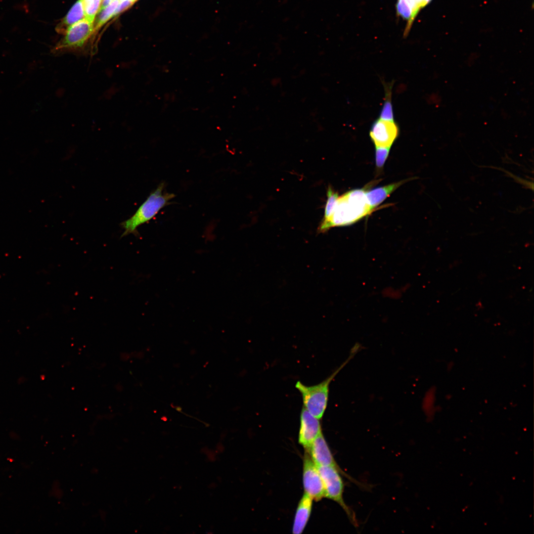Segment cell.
Wrapping results in <instances>:
<instances>
[{
    "label": "cell",
    "instance_id": "ac0fdd59",
    "mask_svg": "<svg viewBox=\"0 0 534 534\" xmlns=\"http://www.w3.org/2000/svg\"><path fill=\"white\" fill-rule=\"evenodd\" d=\"M375 165L378 170H381L388 158L391 147L375 146Z\"/></svg>",
    "mask_w": 534,
    "mask_h": 534
},
{
    "label": "cell",
    "instance_id": "7c38bea8",
    "mask_svg": "<svg viewBox=\"0 0 534 534\" xmlns=\"http://www.w3.org/2000/svg\"><path fill=\"white\" fill-rule=\"evenodd\" d=\"M410 179H406L383 186L378 187L370 190H366L365 195L371 211L373 212L376 207L382 203L396 189Z\"/></svg>",
    "mask_w": 534,
    "mask_h": 534
},
{
    "label": "cell",
    "instance_id": "30bf717a",
    "mask_svg": "<svg viewBox=\"0 0 534 534\" xmlns=\"http://www.w3.org/2000/svg\"><path fill=\"white\" fill-rule=\"evenodd\" d=\"M312 499L305 493L301 498L296 510L292 533L294 534H300L304 530L311 515Z\"/></svg>",
    "mask_w": 534,
    "mask_h": 534
},
{
    "label": "cell",
    "instance_id": "9a60e30c",
    "mask_svg": "<svg viewBox=\"0 0 534 534\" xmlns=\"http://www.w3.org/2000/svg\"><path fill=\"white\" fill-rule=\"evenodd\" d=\"M385 100L380 113V119L394 121V113L391 101V87L385 86Z\"/></svg>",
    "mask_w": 534,
    "mask_h": 534
},
{
    "label": "cell",
    "instance_id": "8992f818",
    "mask_svg": "<svg viewBox=\"0 0 534 534\" xmlns=\"http://www.w3.org/2000/svg\"><path fill=\"white\" fill-rule=\"evenodd\" d=\"M303 483L305 493L312 500L317 501L325 497L324 486L318 468L309 452L306 450L303 462Z\"/></svg>",
    "mask_w": 534,
    "mask_h": 534
},
{
    "label": "cell",
    "instance_id": "d6986e66",
    "mask_svg": "<svg viewBox=\"0 0 534 534\" xmlns=\"http://www.w3.org/2000/svg\"><path fill=\"white\" fill-rule=\"evenodd\" d=\"M134 3V2L130 0H121V2L119 3L115 11L113 17L117 16L121 12L130 8Z\"/></svg>",
    "mask_w": 534,
    "mask_h": 534
},
{
    "label": "cell",
    "instance_id": "8fae6325",
    "mask_svg": "<svg viewBox=\"0 0 534 534\" xmlns=\"http://www.w3.org/2000/svg\"><path fill=\"white\" fill-rule=\"evenodd\" d=\"M397 15L406 21L403 37L408 36L414 20L420 11L416 0H397Z\"/></svg>",
    "mask_w": 534,
    "mask_h": 534
},
{
    "label": "cell",
    "instance_id": "277c9868",
    "mask_svg": "<svg viewBox=\"0 0 534 534\" xmlns=\"http://www.w3.org/2000/svg\"><path fill=\"white\" fill-rule=\"evenodd\" d=\"M317 467L323 482L325 497L339 504L345 511L353 524L357 525L355 513L344 500V484L341 475V473L336 468L331 466H317Z\"/></svg>",
    "mask_w": 534,
    "mask_h": 534
},
{
    "label": "cell",
    "instance_id": "4fadbf2b",
    "mask_svg": "<svg viewBox=\"0 0 534 534\" xmlns=\"http://www.w3.org/2000/svg\"><path fill=\"white\" fill-rule=\"evenodd\" d=\"M85 16L84 9L82 0H78L73 5L62 22L56 28L58 29L59 33L64 31V28H66L70 25L81 20Z\"/></svg>",
    "mask_w": 534,
    "mask_h": 534
},
{
    "label": "cell",
    "instance_id": "e0dca14e",
    "mask_svg": "<svg viewBox=\"0 0 534 534\" xmlns=\"http://www.w3.org/2000/svg\"><path fill=\"white\" fill-rule=\"evenodd\" d=\"M339 198L338 193L329 186L327 191V200L324 208V215L322 221L327 220L331 216Z\"/></svg>",
    "mask_w": 534,
    "mask_h": 534
},
{
    "label": "cell",
    "instance_id": "9c48e42d",
    "mask_svg": "<svg viewBox=\"0 0 534 534\" xmlns=\"http://www.w3.org/2000/svg\"><path fill=\"white\" fill-rule=\"evenodd\" d=\"M322 432L319 419L312 415L304 406L300 414L298 442L308 450L316 437Z\"/></svg>",
    "mask_w": 534,
    "mask_h": 534
},
{
    "label": "cell",
    "instance_id": "6da1fadb",
    "mask_svg": "<svg viewBox=\"0 0 534 534\" xmlns=\"http://www.w3.org/2000/svg\"><path fill=\"white\" fill-rule=\"evenodd\" d=\"M365 188L355 189L344 193L339 198L330 217L322 221L319 232H325L332 227L352 224L370 214Z\"/></svg>",
    "mask_w": 534,
    "mask_h": 534
},
{
    "label": "cell",
    "instance_id": "ffe728a7",
    "mask_svg": "<svg viewBox=\"0 0 534 534\" xmlns=\"http://www.w3.org/2000/svg\"><path fill=\"white\" fill-rule=\"evenodd\" d=\"M418 6L420 10L427 5L432 0H416Z\"/></svg>",
    "mask_w": 534,
    "mask_h": 534
},
{
    "label": "cell",
    "instance_id": "44dd1931",
    "mask_svg": "<svg viewBox=\"0 0 534 534\" xmlns=\"http://www.w3.org/2000/svg\"><path fill=\"white\" fill-rule=\"evenodd\" d=\"M120 0L121 1V0ZM130 0L134 2H135V1H136L137 0Z\"/></svg>",
    "mask_w": 534,
    "mask_h": 534
},
{
    "label": "cell",
    "instance_id": "5b68a950",
    "mask_svg": "<svg viewBox=\"0 0 534 534\" xmlns=\"http://www.w3.org/2000/svg\"><path fill=\"white\" fill-rule=\"evenodd\" d=\"M93 29V22L86 18L70 25L65 32L64 37L54 47L53 52L83 50Z\"/></svg>",
    "mask_w": 534,
    "mask_h": 534
},
{
    "label": "cell",
    "instance_id": "7a4b0ae2",
    "mask_svg": "<svg viewBox=\"0 0 534 534\" xmlns=\"http://www.w3.org/2000/svg\"><path fill=\"white\" fill-rule=\"evenodd\" d=\"M359 349V345H355L351 349L347 359L329 377L320 383L312 386H306L300 381L296 383L295 387L302 395L304 407L314 417L320 419L323 416L327 405L331 382L354 357Z\"/></svg>",
    "mask_w": 534,
    "mask_h": 534
},
{
    "label": "cell",
    "instance_id": "52a82bcc",
    "mask_svg": "<svg viewBox=\"0 0 534 534\" xmlns=\"http://www.w3.org/2000/svg\"><path fill=\"white\" fill-rule=\"evenodd\" d=\"M307 451L316 466L333 467L338 469L342 475L345 476L350 480L356 482L338 466L332 455L322 432L320 433L314 440L309 449Z\"/></svg>",
    "mask_w": 534,
    "mask_h": 534
},
{
    "label": "cell",
    "instance_id": "5bb4252c",
    "mask_svg": "<svg viewBox=\"0 0 534 534\" xmlns=\"http://www.w3.org/2000/svg\"><path fill=\"white\" fill-rule=\"evenodd\" d=\"M120 0H113L107 6L102 8L99 12L96 20L95 29H98L101 26L113 17Z\"/></svg>",
    "mask_w": 534,
    "mask_h": 534
},
{
    "label": "cell",
    "instance_id": "ba28073f",
    "mask_svg": "<svg viewBox=\"0 0 534 534\" xmlns=\"http://www.w3.org/2000/svg\"><path fill=\"white\" fill-rule=\"evenodd\" d=\"M399 134L395 122L376 120L372 125L369 135L375 146L391 147Z\"/></svg>",
    "mask_w": 534,
    "mask_h": 534
},
{
    "label": "cell",
    "instance_id": "2e32d148",
    "mask_svg": "<svg viewBox=\"0 0 534 534\" xmlns=\"http://www.w3.org/2000/svg\"><path fill=\"white\" fill-rule=\"evenodd\" d=\"M102 0H82L85 18L93 22L94 18L101 8Z\"/></svg>",
    "mask_w": 534,
    "mask_h": 534
},
{
    "label": "cell",
    "instance_id": "3957f363",
    "mask_svg": "<svg viewBox=\"0 0 534 534\" xmlns=\"http://www.w3.org/2000/svg\"><path fill=\"white\" fill-rule=\"evenodd\" d=\"M164 187V183H160L134 214L129 219L121 222V226L124 229L121 237L135 234L139 226L151 220L161 209L169 204L170 201L175 197V195L165 192Z\"/></svg>",
    "mask_w": 534,
    "mask_h": 534
}]
</instances>
